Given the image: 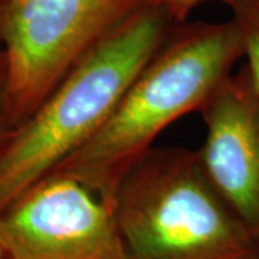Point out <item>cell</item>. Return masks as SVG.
<instances>
[{
    "mask_svg": "<svg viewBox=\"0 0 259 259\" xmlns=\"http://www.w3.org/2000/svg\"><path fill=\"white\" fill-rule=\"evenodd\" d=\"M243 56L241 30L232 18L175 25L104 125L52 173L79 182L111 206L122 179L158 136L199 111Z\"/></svg>",
    "mask_w": 259,
    "mask_h": 259,
    "instance_id": "obj_1",
    "label": "cell"
},
{
    "mask_svg": "<svg viewBox=\"0 0 259 259\" xmlns=\"http://www.w3.org/2000/svg\"><path fill=\"white\" fill-rule=\"evenodd\" d=\"M175 25L153 2L75 65L33 114L0 136V213L108 120Z\"/></svg>",
    "mask_w": 259,
    "mask_h": 259,
    "instance_id": "obj_2",
    "label": "cell"
},
{
    "mask_svg": "<svg viewBox=\"0 0 259 259\" xmlns=\"http://www.w3.org/2000/svg\"><path fill=\"white\" fill-rule=\"evenodd\" d=\"M111 209L130 259H248L255 241L197 150L151 148L122 179Z\"/></svg>",
    "mask_w": 259,
    "mask_h": 259,
    "instance_id": "obj_3",
    "label": "cell"
},
{
    "mask_svg": "<svg viewBox=\"0 0 259 259\" xmlns=\"http://www.w3.org/2000/svg\"><path fill=\"white\" fill-rule=\"evenodd\" d=\"M151 0H5L0 52L8 128L33 114L105 37Z\"/></svg>",
    "mask_w": 259,
    "mask_h": 259,
    "instance_id": "obj_4",
    "label": "cell"
},
{
    "mask_svg": "<svg viewBox=\"0 0 259 259\" xmlns=\"http://www.w3.org/2000/svg\"><path fill=\"white\" fill-rule=\"evenodd\" d=\"M6 259H130L111 206L51 173L0 213Z\"/></svg>",
    "mask_w": 259,
    "mask_h": 259,
    "instance_id": "obj_5",
    "label": "cell"
},
{
    "mask_svg": "<svg viewBox=\"0 0 259 259\" xmlns=\"http://www.w3.org/2000/svg\"><path fill=\"white\" fill-rule=\"evenodd\" d=\"M204 139L197 150L218 193L259 236V95L248 66L228 75L200 107Z\"/></svg>",
    "mask_w": 259,
    "mask_h": 259,
    "instance_id": "obj_6",
    "label": "cell"
},
{
    "mask_svg": "<svg viewBox=\"0 0 259 259\" xmlns=\"http://www.w3.org/2000/svg\"><path fill=\"white\" fill-rule=\"evenodd\" d=\"M241 30L245 65L259 95V0H223Z\"/></svg>",
    "mask_w": 259,
    "mask_h": 259,
    "instance_id": "obj_7",
    "label": "cell"
},
{
    "mask_svg": "<svg viewBox=\"0 0 259 259\" xmlns=\"http://www.w3.org/2000/svg\"><path fill=\"white\" fill-rule=\"evenodd\" d=\"M167 15L173 25L189 20V16L206 0H151Z\"/></svg>",
    "mask_w": 259,
    "mask_h": 259,
    "instance_id": "obj_8",
    "label": "cell"
},
{
    "mask_svg": "<svg viewBox=\"0 0 259 259\" xmlns=\"http://www.w3.org/2000/svg\"><path fill=\"white\" fill-rule=\"evenodd\" d=\"M3 91H5V69H3V56L0 52V136L8 128V121L5 115V98H3Z\"/></svg>",
    "mask_w": 259,
    "mask_h": 259,
    "instance_id": "obj_9",
    "label": "cell"
},
{
    "mask_svg": "<svg viewBox=\"0 0 259 259\" xmlns=\"http://www.w3.org/2000/svg\"><path fill=\"white\" fill-rule=\"evenodd\" d=\"M0 259H6V258H5V253H3V249H2V246H0Z\"/></svg>",
    "mask_w": 259,
    "mask_h": 259,
    "instance_id": "obj_10",
    "label": "cell"
},
{
    "mask_svg": "<svg viewBox=\"0 0 259 259\" xmlns=\"http://www.w3.org/2000/svg\"><path fill=\"white\" fill-rule=\"evenodd\" d=\"M3 2H5V0H0V5H2V3H3Z\"/></svg>",
    "mask_w": 259,
    "mask_h": 259,
    "instance_id": "obj_11",
    "label": "cell"
}]
</instances>
